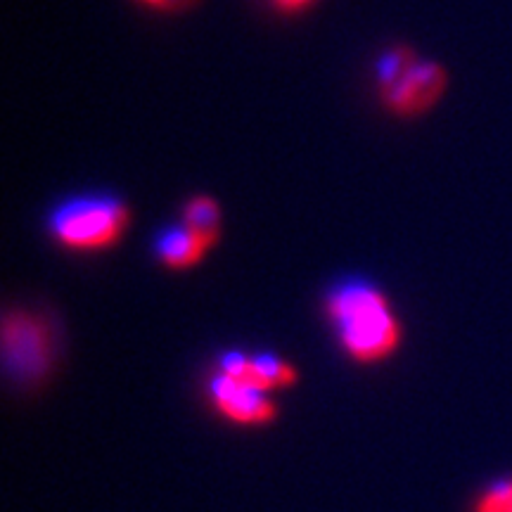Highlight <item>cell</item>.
Wrapping results in <instances>:
<instances>
[{"label":"cell","instance_id":"1","mask_svg":"<svg viewBox=\"0 0 512 512\" xmlns=\"http://www.w3.org/2000/svg\"><path fill=\"white\" fill-rule=\"evenodd\" d=\"M325 311L339 344L356 363H380L401 344V325L380 290L368 283H344L328 294Z\"/></svg>","mask_w":512,"mask_h":512},{"label":"cell","instance_id":"2","mask_svg":"<svg viewBox=\"0 0 512 512\" xmlns=\"http://www.w3.org/2000/svg\"><path fill=\"white\" fill-rule=\"evenodd\" d=\"M382 98L401 117L430 110L446 88V72L437 62L418 60L411 50L394 48L377 64Z\"/></svg>","mask_w":512,"mask_h":512},{"label":"cell","instance_id":"3","mask_svg":"<svg viewBox=\"0 0 512 512\" xmlns=\"http://www.w3.org/2000/svg\"><path fill=\"white\" fill-rule=\"evenodd\" d=\"M128 209L112 197H79L55 209L50 230L72 249H102L117 242L128 226Z\"/></svg>","mask_w":512,"mask_h":512},{"label":"cell","instance_id":"4","mask_svg":"<svg viewBox=\"0 0 512 512\" xmlns=\"http://www.w3.org/2000/svg\"><path fill=\"white\" fill-rule=\"evenodd\" d=\"M3 358L15 382L46 380L53 368V337L46 323L27 311L8 313L3 320Z\"/></svg>","mask_w":512,"mask_h":512},{"label":"cell","instance_id":"5","mask_svg":"<svg viewBox=\"0 0 512 512\" xmlns=\"http://www.w3.org/2000/svg\"><path fill=\"white\" fill-rule=\"evenodd\" d=\"M207 396L211 408L235 427L259 430L278 418V403L271 399V394L223 373H216L207 382Z\"/></svg>","mask_w":512,"mask_h":512},{"label":"cell","instance_id":"6","mask_svg":"<svg viewBox=\"0 0 512 512\" xmlns=\"http://www.w3.org/2000/svg\"><path fill=\"white\" fill-rule=\"evenodd\" d=\"M219 373L245 382L249 387L271 394L278 389H290L299 382L297 368L285 358L273 354H242L228 351L219 358Z\"/></svg>","mask_w":512,"mask_h":512},{"label":"cell","instance_id":"7","mask_svg":"<svg viewBox=\"0 0 512 512\" xmlns=\"http://www.w3.org/2000/svg\"><path fill=\"white\" fill-rule=\"evenodd\" d=\"M157 256L169 268H190L207 254L209 245L188 226L169 228L157 238Z\"/></svg>","mask_w":512,"mask_h":512},{"label":"cell","instance_id":"8","mask_svg":"<svg viewBox=\"0 0 512 512\" xmlns=\"http://www.w3.org/2000/svg\"><path fill=\"white\" fill-rule=\"evenodd\" d=\"M185 226H188L197 238H202L209 247L219 240L221 233V211L211 197H195L185 207Z\"/></svg>","mask_w":512,"mask_h":512},{"label":"cell","instance_id":"9","mask_svg":"<svg viewBox=\"0 0 512 512\" xmlns=\"http://www.w3.org/2000/svg\"><path fill=\"white\" fill-rule=\"evenodd\" d=\"M472 512H512V477H498L475 496Z\"/></svg>","mask_w":512,"mask_h":512},{"label":"cell","instance_id":"10","mask_svg":"<svg viewBox=\"0 0 512 512\" xmlns=\"http://www.w3.org/2000/svg\"><path fill=\"white\" fill-rule=\"evenodd\" d=\"M273 3L285 12H299V10H304L306 5H311L313 0H273Z\"/></svg>","mask_w":512,"mask_h":512},{"label":"cell","instance_id":"11","mask_svg":"<svg viewBox=\"0 0 512 512\" xmlns=\"http://www.w3.org/2000/svg\"><path fill=\"white\" fill-rule=\"evenodd\" d=\"M143 3L159 10H176V8H183V5H188L190 0H143Z\"/></svg>","mask_w":512,"mask_h":512}]
</instances>
